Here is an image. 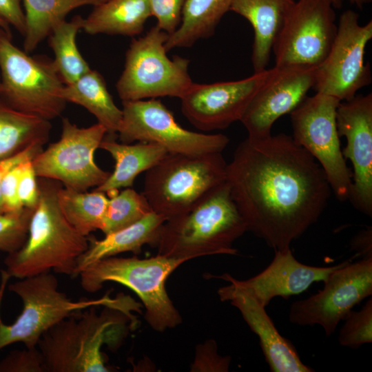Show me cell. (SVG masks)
Returning a JSON list of instances; mask_svg holds the SVG:
<instances>
[{"label": "cell", "mask_w": 372, "mask_h": 372, "mask_svg": "<svg viewBox=\"0 0 372 372\" xmlns=\"http://www.w3.org/2000/svg\"><path fill=\"white\" fill-rule=\"evenodd\" d=\"M226 182L247 231L274 251L290 248L318 220L331 190L317 161L283 133L242 141Z\"/></svg>", "instance_id": "1"}, {"label": "cell", "mask_w": 372, "mask_h": 372, "mask_svg": "<svg viewBox=\"0 0 372 372\" xmlns=\"http://www.w3.org/2000/svg\"><path fill=\"white\" fill-rule=\"evenodd\" d=\"M39 187L27 238L5 258L6 272L19 279L51 271L75 277L77 261L89 246L88 236L74 228L63 214L56 180L43 178Z\"/></svg>", "instance_id": "2"}, {"label": "cell", "mask_w": 372, "mask_h": 372, "mask_svg": "<svg viewBox=\"0 0 372 372\" xmlns=\"http://www.w3.org/2000/svg\"><path fill=\"white\" fill-rule=\"evenodd\" d=\"M247 231L225 182L186 212L167 220L155 247L158 254L188 260L206 255H236L233 244Z\"/></svg>", "instance_id": "3"}, {"label": "cell", "mask_w": 372, "mask_h": 372, "mask_svg": "<svg viewBox=\"0 0 372 372\" xmlns=\"http://www.w3.org/2000/svg\"><path fill=\"white\" fill-rule=\"evenodd\" d=\"M188 260L157 254L148 258L112 256L96 261L79 276L82 288L94 293L106 282H115L132 290L145 308V319L157 331L181 323V317L170 300L165 282L170 274Z\"/></svg>", "instance_id": "4"}, {"label": "cell", "mask_w": 372, "mask_h": 372, "mask_svg": "<svg viewBox=\"0 0 372 372\" xmlns=\"http://www.w3.org/2000/svg\"><path fill=\"white\" fill-rule=\"evenodd\" d=\"M227 165L222 152L167 153L146 172L142 194L154 212L169 220L186 212L226 182Z\"/></svg>", "instance_id": "5"}, {"label": "cell", "mask_w": 372, "mask_h": 372, "mask_svg": "<svg viewBox=\"0 0 372 372\" xmlns=\"http://www.w3.org/2000/svg\"><path fill=\"white\" fill-rule=\"evenodd\" d=\"M65 83L53 61L32 56L0 28V99L11 107L46 119L59 116L66 101Z\"/></svg>", "instance_id": "6"}, {"label": "cell", "mask_w": 372, "mask_h": 372, "mask_svg": "<svg viewBox=\"0 0 372 372\" xmlns=\"http://www.w3.org/2000/svg\"><path fill=\"white\" fill-rule=\"evenodd\" d=\"M168 37L156 25L144 36L132 40L116 84L123 101L165 96L180 99L190 88L194 82L188 70L189 60L167 56L165 44Z\"/></svg>", "instance_id": "7"}, {"label": "cell", "mask_w": 372, "mask_h": 372, "mask_svg": "<svg viewBox=\"0 0 372 372\" xmlns=\"http://www.w3.org/2000/svg\"><path fill=\"white\" fill-rule=\"evenodd\" d=\"M8 289L21 299L23 309L11 324L3 323L0 316V351L17 342L26 348L37 347L48 329L82 309L98 305L125 309L122 301L108 296L72 301L59 289L58 280L51 272L21 278L9 285Z\"/></svg>", "instance_id": "8"}, {"label": "cell", "mask_w": 372, "mask_h": 372, "mask_svg": "<svg viewBox=\"0 0 372 372\" xmlns=\"http://www.w3.org/2000/svg\"><path fill=\"white\" fill-rule=\"evenodd\" d=\"M120 312L98 313L95 307H90L48 329L37 344L46 372L110 371L101 347L107 342V332L119 324Z\"/></svg>", "instance_id": "9"}, {"label": "cell", "mask_w": 372, "mask_h": 372, "mask_svg": "<svg viewBox=\"0 0 372 372\" xmlns=\"http://www.w3.org/2000/svg\"><path fill=\"white\" fill-rule=\"evenodd\" d=\"M340 101L316 92L290 113L294 141L323 169L331 189L341 201L349 200L352 174L343 156L336 124Z\"/></svg>", "instance_id": "10"}, {"label": "cell", "mask_w": 372, "mask_h": 372, "mask_svg": "<svg viewBox=\"0 0 372 372\" xmlns=\"http://www.w3.org/2000/svg\"><path fill=\"white\" fill-rule=\"evenodd\" d=\"M330 0H297L273 42L276 68L317 69L327 58L338 24Z\"/></svg>", "instance_id": "11"}, {"label": "cell", "mask_w": 372, "mask_h": 372, "mask_svg": "<svg viewBox=\"0 0 372 372\" xmlns=\"http://www.w3.org/2000/svg\"><path fill=\"white\" fill-rule=\"evenodd\" d=\"M122 112L117 133L124 143H152L163 147L167 153L198 155L222 152L229 141L223 134H205L183 128L157 99L123 101Z\"/></svg>", "instance_id": "12"}, {"label": "cell", "mask_w": 372, "mask_h": 372, "mask_svg": "<svg viewBox=\"0 0 372 372\" xmlns=\"http://www.w3.org/2000/svg\"><path fill=\"white\" fill-rule=\"evenodd\" d=\"M106 134L105 127L98 123L79 127L63 118L60 138L32 159L37 176L80 192L99 186L110 173L96 164L94 154Z\"/></svg>", "instance_id": "13"}, {"label": "cell", "mask_w": 372, "mask_h": 372, "mask_svg": "<svg viewBox=\"0 0 372 372\" xmlns=\"http://www.w3.org/2000/svg\"><path fill=\"white\" fill-rule=\"evenodd\" d=\"M316 293L292 303L289 321L299 326H320L332 335L353 308L372 295V258L342 262Z\"/></svg>", "instance_id": "14"}, {"label": "cell", "mask_w": 372, "mask_h": 372, "mask_svg": "<svg viewBox=\"0 0 372 372\" xmlns=\"http://www.w3.org/2000/svg\"><path fill=\"white\" fill-rule=\"evenodd\" d=\"M371 39L372 20L362 25L357 12L344 11L340 16L331 50L317 68L313 88L316 92L344 101L370 84V65L364 63V54Z\"/></svg>", "instance_id": "15"}, {"label": "cell", "mask_w": 372, "mask_h": 372, "mask_svg": "<svg viewBox=\"0 0 372 372\" xmlns=\"http://www.w3.org/2000/svg\"><path fill=\"white\" fill-rule=\"evenodd\" d=\"M270 72L271 69H266L237 81L207 84L193 83L180 99L181 111L200 130L225 129L240 121L251 99Z\"/></svg>", "instance_id": "16"}, {"label": "cell", "mask_w": 372, "mask_h": 372, "mask_svg": "<svg viewBox=\"0 0 372 372\" xmlns=\"http://www.w3.org/2000/svg\"><path fill=\"white\" fill-rule=\"evenodd\" d=\"M338 134L347 145L342 151L353 169L349 200L364 214L372 216V94L340 101L336 111Z\"/></svg>", "instance_id": "17"}, {"label": "cell", "mask_w": 372, "mask_h": 372, "mask_svg": "<svg viewBox=\"0 0 372 372\" xmlns=\"http://www.w3.org/2000/svg\"><path fill=\"white\" fill-rule=\"evenodd\" d=\"M317 69L299 68H271V72L247 107L240 122L249 138L271 134L273 123L290 114L307 96L316 82Z\"/></svg>", "instance_id": "18"}, {"label": "cell", "mask_w": 372, "mask_h": 372, "mask_svg": "<svg viewBox=\"0 0 372 372\" xmlns=\"http://www.w3.org/2000/svg\"><path fill=\"white\" fill-rule=\"evenodd\" d=\"M270 264L258 274L239 280L229 274L217 276L251 296L266 307L276 297L288 298L306 291L313 283L324 282L340 263L328 267L303 264L293 256L290 248L274 251Z\"/></svg>", "instance_id": "19"}, {"label": "cell", "mask_w": 372, "mask_h": 372, "mask_svg": "<svg viewBox=\"0 0 372 372\" xmlns=\"http://www.w3.org/2000/svg\"><path fill=\"white\" fill-rule=\"evenodd\" d=\"M221 301L237 308L258 336L265 361L272 372H313L304 364L293 344L280 334L265 307L245 291L229 285L218 291Z\"/></svg>", "instance_id": "20"}, {"label": "cell", "mask_w": 372, "mask_h": 372, "mask_svg": "<svg viewBox=\"0 0 372 372\" xmlns=\"http://www.w3.org/2000/svg\"><path fill=\"white\" fill-rule=\"evenodd\" d=\"M296 0H233L229 11L246 19L254 30V72L267 69L273 42Z\"/></svg>", "instance_id": "21"}, {"label": "cell", "mask_w": 372, "mask_h": 372, "mask_svg": "<svg viewBox=\"0 0 372 372\" xmlns=\"http://www.w3.org/2000/svg\"><path fill=\"white\" fill-rule=\"evenodd\" d=\"M166 220L163 216L152 211L127 227L105 235L101 240L89 238L88 248L77 261L75 277L99 260L127 251L138 254L145 245L155 247Z\"/></svg>", "instance_id": "22"}, {"label": "cell", "mask_w": 372, "mask_h": 372, "mask_svg": "<svg viewBox=\"0 0 372 372\" xmlns=\"http://www.w3.org/2000/svg\"><path fill=\"white\" fill-rule=\"evenodd\" d=\"M99 147L107 152L115 161L114 172L94 189L107 196L119 189L132 187L141 173L151 169L167 154L163 147L147 142L131 144L103 139Z\"/></svg>", "instance_id": "23"}, {"label": "cell", "mask_w": 372, "mask_h": 372, "mask_svg": "<svg viewBox=\"0 0 372 372\" xmlns=\"http://www.w3.org/2000/svg\"><path fill=\"white\" fill-rule=\"evenodd\" d=\"M94 6L82 28L91 35L134 37L143 32L152 16L148 0H107Z\"/></svg>", "instance_id": "24"}, {"label": "cell", "mask_w": 372, "mask_h": 372, "mask_svg": "<svg viewBox=\"0 0 372 372\" xmlns=\"http://www.w3.org/2000/svg\"><path fill=\"white\" fill-rule=\"evenodd\" d=\"M63 97L66 102L85 107L105 127L107 134H116L120 127L123 112L115 104L103 76L90 70L74 82L65 85Z\"/></svg>", "instance_id": "25"}, {"label": "cell", "mask_w": 372, "mask_h": 372, "mask_svg": "<svg viewBox=\"0 0 372 372\" xmlns=\"http://www.w3.org/2000/svg\"><path fill=\"white\" fill-rule=\"evenodd\" d=\"M233 0H187L180 23L165 42L167 52L189 48L197 41L211 37Z\"/></svg>", "instance_id": "26"}, {"label": "cell", "mask_w": 372, "mask_h": 372, "mask_svg": "<svg viewBox=\"0 0 372 372\" xmlns=\"http://www.w3.org/2000/svg\"><path fill=\"white\" fill-rule=\"evenodd\" d=\"M50 121L17 110L0 99V160L49 138Z\"/></svg>", "instance_id": "27"}, {"label": "cell", "mask_w": 372, "mask_h": 372, "mask_svg": "<svg viewBox=\"0 0 372 372\" xmlns=\"http://www.w3.org/2000/svg\"><path fill=\"white\" fill-rule=\"evenodd\" d=\"M25 30L23 49L34 51L49 35L54 27L65 20L72 10L87 5L90 0H23Z\"/></svg>", "instance_id": "28"}, {"label": "cell", "mask_w": 372, "mask_h": 372, "mask_svg": "<svg viewBox=\"0 0 372 372\" xmlns=\"http://www.w3.org/2000/svg\"><path fill=\"white\" fill-rule=\"evenodd\" d=\"M108 200L105 193L95 190L80 192L65 187L57 190L58 203L65 218L85 236L101 230Z\"/></svg>", "instance_id": "29"}, {"label": "cell", "mask_w": 372, "mask_h": 372, "mask_svg": "<svg viewBox=\"0 0 372 372\" xmlns=\"http://www.w3.org/2000/svg\"><path fill=\"white\" fill-rule=\"evenodd\" d=\"M80 15L56 25L49 35V45L54 52L53 61L65 85L70 84L91 70L76 45V36L83 25Z\"/></svg>", "instance_id": "30"}, {"label": "cell", "mask_w": 372, "mask_h": 372, "mask_svg": "<svg viewBox=\"0 0 372 372\" xmlns=\"http://www.w3.org/2000/svg\"><path fill=\"white\" fill-rule=\"evenodd\" d=\"M108 197L101 230L105 235L127 227L153 211L144 195L131 187Z\"/></svg>", "instance_id": "31"}, {"label": "cell", "mask_w": 372, "mask_h": 372, "mask_svg": "<svg viewBox=\"0 0 372 372\" xmlns=\"http://www.w3.org/2000/svg\"><path fill=\"white\" fill-rule=\"evenodd\" d=\"M338 335L340 345L357 349L372 342V298L366 302L359 311H351Z\"/></svg>", "instance_id": "32"}, {"label": "cell", "mask_w": 372, "mask_h": 372, "mask_svg": "<svg viewBox=\"0 0 372 372\" xmlns=\"http://www.w3.org/2000/svg\"><path fill=\"white\" fill-rule=\"evenodd\" d=\"M34 209L0 214V250L12 253L24 244Z\"/></svg>", "instance_id": "33"}, {"label": "cell", "mask_w": 372, "mask_h": 372, "mask_svg": "<svg viewBox=\"0 0 372 372\" xmlns=\"http://www.w3.org/2000/svg\"><path fill=\"white\" fill-rule=\"evenodd\" d=\"M0 372H46L43 356L37 347L13 350L0 361Z\"/></svg>", "instance_id": "34"}, {"label": "cell", "mask_w": 372, "mask_h": 372, "mask_svg": "<svg viewBox=\"0 0 372 372\" xmlns=\"http://www.w3.org/2000/svg\"><path fill=\"white\" fill-rule=\"evenodd\" d=\"M187 0H148L156 25L169 35L178 28Z\"/></svg>", "instance_id": "35"}, {"label": "cell", "mask_w": 372, "mask_h": 372, "mask_svg": "<svg viewBox=\"0 0 372 372\" xmlns=\"http://www.w3.org/2000/svg\"><path fill=\"white\" fill-rule=\"evenodd\" d=\"M37 177L32 159L25 161L18 184V196L23 207L34 209L38 203L39 187Z\"/></svg>", "instance_id": "36"}, {"label": "cell", "mask_w": 372, "mask_h": 372, "mask_svg": "<svg viewBox=\"0 0 372 372\" xmlns=\"http://www.w3.org/2000/svg\"><path fill=\"white\" fill-rule=\"evenodd\" d=\"M25 161L14 166L3 178L1 192L5 213L17 212L24 208L18 196V184Z\"/></svg>", "instance_id": "37"}, {"label": "cell", "mask_w": 372, "mask_h": 372, "mask_svg": "<svg viewBox=\"0 0 372 372\" xmlns=\"http://www.w3.org/2000/svg\"><path fill=\"white\" fill-rule=\"evenodd\" d=\"M21 3V0H0V18L23 37L25 15Z\"/></svg>", "instance_id": "38"}, {"label": "cell", "mask_w": 372, "mask_h": 372, "mask_svg": "<svg viewBox=\"0 0 372 372\" xmlns=\"http://www.w3.org/2000/svg\"><path fill=\"white\" fill-rule=\"evenodd\" d=\"M42 150L43 145H34L11 157L0 160V214L5 213L1 192L3 176L14 166L26 160L33 159Z\"/></svg>", "instance_id": "39"}, {"label": "cell", "mask_w": 372, "mask_h": 372, "mask_svg": "<svg viewBox=\"0 0 372 372\" xmlns=\"http://www.w3.org/2000/svg\"><path fill=\"white\" fill-rule=\"evenodd\" d=\"M351 249L362 258H372V229L368 227L360 231L351 240Z\"/></svg>", "instance_id": "40"}, {"label": "cell", "mask_w": 372, "mask_h": 372, "mask_svg": "<svg viewBox=\"0 0 372 372\" xmlns=\"http://www.w3.org/2000/svg\"><path fill=\"white\" fill-rule=\"evenodd\" d=\"M335 8H340L342 5V0H330ZM350 3L355 5L362 9L363 6L371 2L372 0H348Z\"/></svg>", "instance_id": "41"}, {"label": "cell", "mask_w": 372, "mask_h": 372, "mask_svg": "<svg viewBox=\"0 0 372 372\" xmlns=\"http://www.w3.org/2000/svg\"><path fill=\"white\" fill-rule=\"evenodd\" d=\"M1 272L2 280H1V285L0 286V302H1V301L2 300V298H3V292H4V289H5L6 282H7L8 278H10V276L7 274L6 271H1Z\"/></svg>", "instance_id": "42"}, {"label": "cell", "mask_w": 372, "mask_h": 372, "mask_svg": "<svg viewBox=\"0 0 372 372\" xmlns=\"http://www.w3.org/2000/svg\"><path fill=\"white\" fill-rule=\"evenodd\" d=\"M0 28H3V30L11 32H10V25L3 19L0 18Z\"/></svg>", "instance_id": "43"}, {"label": "cell", "mask_w": 372, "mask_h": 372, "mask_svg": "<svg viewBox=\"0 0 372 372\" xmlns=\"http://www.w3.org/2000/svg\"><path fill=\"white\" fill-rule=\"evenodd\" d=\"M93 6H96L100 3H102L107 0H90Z\"/></svg>", "instance_id": "44"}]
</instances>
